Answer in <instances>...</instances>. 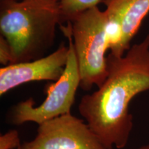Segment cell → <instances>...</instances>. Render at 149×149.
I'll use <instances>...</instances> for the list:
<instances>
[{"instance_id": "cell-8", "label": "cell", "mask_w": 149, "mask_h": 149, "mask_svg": "<svg viewBox=\"0 0 149 149\" xmlns=\"http://www.w3.org/2000/svg\"><path fill=\"white\" fill-rule=\"evenodd\" d=\"M61 9L62 22H68L74 16L97 6L102 0H57Z\"/></svg>"}, {"instance_id": "cell-3", "label": "cell", "mask_w": 149, "mask_h": 149, "mask_svg": "<svg viewBox=\"0 0 149 149\" xmlns=\"http://www.w3.org/2000/svg\"><path fill=\"white\" fill-rule=\"evenodd\" d=\"M68 22L71 23L79 88L88 91L94 85L100 87L108 75L105 57L109 50L107 12L97 6L77 14Z\"/></svg>"}, {"instance_id": "cell-1", "label": "cell", "mask_w": 149, "mask_h": 149, "mask_svg": "<svg viewBox=\"0 0 149 149\" xmlns=\"http://www.w3.org/2000/svg\"><path fill=\"white\" fill-rule=\"evenodd\" d=\"M108 75L97 91L81 97L78 110L106 149H122L133 127L129 105L149 90V35L121 57H107Z\"/></svg>"}, {"instance_id": "cell-7", "label": "cell", "mask_w": 149, "mask_h": 149, "mask_svg": "<svg viewBox=\"0 0 149 149\" xmlns=\"http://www.w3.org/2000/svg\"><path fill=\"white\" fill-rule=\"evenodd\" d=\"M69 48L61 43L59 48L42 58L9 64L0 68V95L19 86L34 81H57L66 68Z\"/></svg>"}, {"instance_id": "cell-2", "label": "cell", "mask_w": 149, "mask_h": 149, "mask_svg": "<svg viewBox=\"0 0 149 149\" xmlns=\"http://www.w3.org/2000/svg\"><path fill=\"white\" fill-rule=\"evenodd\" d=\"M62 22L57 0H1L0 31L11 50L10 64L42 58Z\"/></svg>"}, {"instance_id": "cell-10", "label": "cell", "mask_w": 149, "mask_h": 149, "mask_svg": "<svg viewBox=\"0 0 149 149\" xmlns=\"http://www.w3.org/2000/svg\"><path fill=\"white\" fill-rule=\"evenodd\" d=\"M0 62L3 66L9 65L11 62V50L8 43L3 36L0 37Z\"/></svg>"}, {"instance_id": "cell-9", "label": "cell", "mask_w": 149, "mask_h": 149, "mask_svg": "<svg viewBox=\"0 0 149 149\" xmlns=\"http://www.w3.org/2000/svg\"><path fill=\"white\" fill-rule=\"evenodd\" d=\"M21 144L17 130H10L0 136V149H17Z\"/></svg>"}, {"instance_id": "cell-4", "label": "cell", "mask_w": 149, "mask_h": 149, "mask_svg": "<svg viewBox=\"0 0 149 149\" xmlns=\"http://www.w3.org/2000/svg\"><path fill=\"white\" fill-rule=\"evenodd\" d=\"M63 34L68 40V57L66 68L57 81L46 86L47 97L40 105L34 107V101L29 98L15 105L9 114L11 123L21 125L26 122H35L38 125L60 115L70 113L79 87L80 76L72 42L70 22L61 26Z\"/></svg>"}, {"instance_id": "cell-6", "label": "cell", "mask_w": 149, "mask_h": 149, "mask_svg": "<svg viewBox=\"0 0 149 149\" xmlns=\"http://www.w3.org/2000/svg\"><path fill=\"white\" fill-rule=\"evenodd\" d=\"M108 17L109 49L121 57L131 47L130 42L149 13V0H102Z\"/></svg>"}, {"instance_id": "cell-11", "label": "cell", "mask_w": 149, "mask_h": 149, "mask_svg": "<svg viewBox=\"0 0 149 149\" xmlns=\"http://www.w3.org/2000/svg\"><path fill=\"white\" fill-rule=\"evenodd\" d=\"M137 149H149V144L144 145V146H140Z\"/></svg>"}, {"instance_id": "cell-12", "label": "cell", "mask_w": 149, "mask_h": 149, "mask_svg": "<svg viewBox=\"0 0 149 149\" xmlns=\"http://www.w3.org/2000/svg\"><path fill=\"white\" fill-rule=\"evenodd\" d=\"M17 149H21V146H20L19 147V148H17Z\"/></svg>"}, {"instance_id": "cell-5", "label": "cell", "mask_w": 149, "mask_h": 149, "mask_svg": "<svg viewBox=\"0 0 149 149\" xmlns=\"http://www.w3.org/2000/svg\"><path fill=\"white\" fill-rule=\"evenodd\" d=\"M21 149H106L86 122L71 113L39 125L35 138Z\"/></svg>"}]
</instances>
